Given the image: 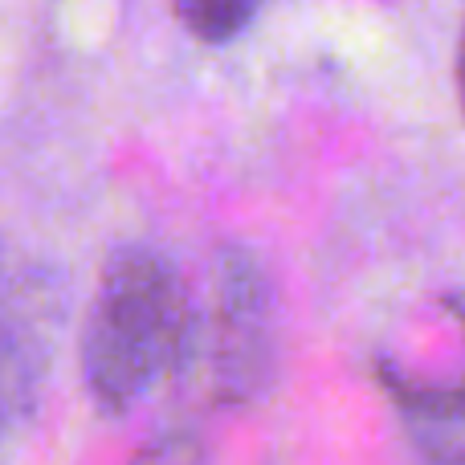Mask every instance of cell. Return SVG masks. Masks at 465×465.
I'll return each mask as SVG.
<instances>
[{
	"mask_svg": "<svg viewBox=\"0 0 465 465\" xmlns=\"http://www.w3.org/2000/svg\"><path fill=\"white\" fill-rule=\"evenodd\" d=\"M204 351L213 396L221 404H249L265 392L278 351V306L262 257L245 245H225L213 257L204 306L193 298V347Z\"/></svg>",
	"mask_w": 465,
	"mask_h": 465,
	"instance_id": "cell-2",
	"label": "cell"
},
{
	"mask_svg": "<svg viewBox=\"0 0 465 465\" xmlns=\"http://www.w3.org/2000/svg\"><path fill=\"white\" fill-rule=\"evenodd\" d=\"M193 294L168 253L119 245L103 262L82 331V380L103 412H127L188 360Z\"/></svg>",
	"mask_w": 465,
	"mask_h": 465,
	"instance_id": "cell-1",
	"label": "cell"
},
{
	"mask_svg": "<svg viewBox=\"0 0 465 465\" xmlns=\"http://www.w3.org/2000/svg\"><path fill=\"white\" fill-rule=\"evenodd\" d=\"M131 465H209V453L193 429H168V433H155Z\"/></svg>",
	"mask_w": 465,
	"mask_h": 465,
	"instance_id": "cell-5",
	"label": "cell"
},
{
	"mask_svg": "<svg viewBox=\"0 0 465 465\" xmlns=\"http://www.w3.org/2000/svg\"><path fill=\"white\" fill-rule=\"evenodd\" d=\"M176 21L204 45H229L253 25L262 0H172Z\"/></svg>",
	"mask_w": 465,
	"mask_h": 465,
	"instance_id": "cell-4",
	"label": "cell"
},
{
	"mask_svg": "<svg viewBox=\"0 0 465 465\" xmlns=\"http://www.w3.org/2000/svg\"><path fill=\"white\" fill-rule=\"evenodd\" d=\"M458 94H461V111H465V33H461V49H458Z\"/></svg>",
	"mask_w": 465,
	"mask_h": 465,
	"instance_id": "cell-6",
	"label": "cell"
},
{
	"mask_svg": "<svg viewBox=\"0 0 465 465\" xmlns=\"http://www.w3.org/2000/svg\"><path fill=\"white\" fill-rule=\"evenodd\" d=\"M41 384V355L25 331L0 322V437L33 409Z\"/></svg>",
	"mask_w": 465,
	"mask_h": 465,
	"instance_id": "cell-3",
	"label": "cell"
}]
</instances>
